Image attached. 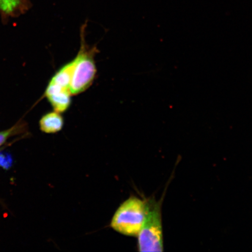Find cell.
I'll list each match as a JSON object with an SVG mask.
<instances>
[{
	"label": "cell",
	"mask_w": 252,
	"mask_h": 252,
	"mask_svg": "<svg viewBox=\"0 0 252 252\" xmlns=\"http://www.w3.org/2000/svg\"><path fill=\"white\" fill-rule=\"evenodd\" d=\"M13 159L10 154L6 153H0V167L3 169H8L11 168Z\"/></svg>",
	"instance_id": "cell-8"
},
{
	"label": "cell",
	"mask_w": 252,
	"mask_h": 252,
	"mask_svg": "<svg viewBox=\"0 0 252 252\" xmlns=\"http://www.w3.org/2000/svg\"><path fill=\"white\" fill-rule=\"evenodd\" d=\"M147 201V214L143 227L137 236L139 252H163V237L161 215L162 200L155 198Z\"/></svg>",
	"instance_id": "cell-2"
},
{
	"label": "cell",
	"mask_w": 252,
	"mask_h": 252,
	"mask_svg": "<svg viewBox=\"0 0 252 252\" xmlns=\"http://www.w3.org/2000/svg\"><path fill=\"white\" fill-rule=\"evenodd\" d=\"M24 0H0V12L4 17H14L21 11Z\"/></svg>",
	"instance_id": "cell-6"
},
{
	"label": "cell",
	"mask_w": 252,
	"mask_h": 252,
	"mask_svg": "<svg viewBox=\"0 0 252 252\" xmlns=\"http://www.w3.org/2000/svg\"><path fill=\"white\" fill-rule=\"evenodd\" d=\"M84 32H81V43L80 51L75 58L70 84L72 95L84 92L93 84L97 69L94 55L97 50L94 47H88L85 39Z\"/></svg>",
	"instance_id": "cell-3"
},
{
	"label": "cell",
	"mask_w": 252,
	"mask_h": 252,
	"mask_svg": "<svg viewBox=\"0 0 252 252\" xmlns=\"http://www.w3.org/2000/svg\"><path fill=\"white\" fill-rule=\"evenodd\" d=\"M27 128L26 123L24 121H20L17 122L14 126H12V127L0 131V147L4 144L9 138L26 133Z\"/></svg>",
	"instance_id": "cell-7"
},
{
	"label": "cell",
	"mask_w": 252,
	"mask_h": 252,
	"mask_svg": "<svg viewBox=\"0 0 252 252\" xmlns=\"http://www.w3.org/2000/svg\"><path fill=\"white\" fill-rule=\"evenodd\" d=\"M147 214V201L136 196L125 200L113 215L110 225L119 234L137 237Z\"/></svg>",
	"instance_id": "cell-1"
},
{
	"label": "cell",
	"mask_w": 252,
	"mask_h": 252,
	"mask_svg": "<svg viewBox=\"0 0 252 252\" xmlns=\"http://www.w3.org/2000/svg\"><path fill=\"white\" fill-rule=\"evenodd\" d=\"M64 126V119L61 113L50 112L44 115L39 121L40 130L47 134H53L61 131Z\"/></svg>",
	"instance_id": "cell-4"
},
{
	"label": "cell",
	"mask_w": 252,
	"mask_h": 252,
	"mask_svg": "<svg viewBox=\"0 0 252 252\" xmlns=\"http://www.w3.org/2000/svg\"><path fill=\"white\" fill-rule=\"evenodd\" d=\"M74 63L75 60L73 59L63 65L53 75L49 84L63 90L70 91V84Z\"/></svg>",
	"instance_id": "cell-5"
}]
</instances>
